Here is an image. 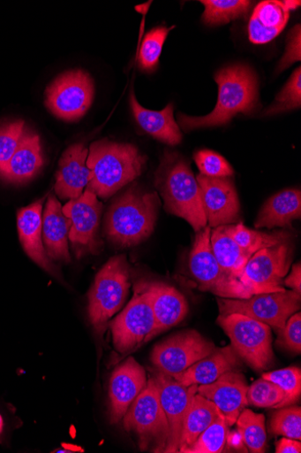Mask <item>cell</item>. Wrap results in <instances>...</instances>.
I'll return each instance as SVG.
<instances>
[{"label":"cell","mask_w":301,"mask_h":453,"mask_svg":"<svg viewBox=\"0 0 301 453\" xmlns=\"http://www.w3.org/2000/svg\"><path fill=\"white\" fill-rule=\"evenodd\" d=\"M155 187L168 213L184 219L196 233L207 226L200 188L184 158L166 153L155 175Z\"/></svg>","instance_id":"277c9868"},{"label":"cell","mask_w":301,"mask_h":453,"mask_svg":"<svg viewBox=\"0 0 301 453\" xmlns=\"http://www.w3.org/2000/svg\"><path fill=\"white\" fill-rule=\"evenodd\" d=\"M292 256L290 240L256 252L246 263L241 282L252 296L284 292Z\"/></svg>","instance_id":"8fae6325"},{"label":"cell","mask_w":301,"mask_h":453,"mask_svg":"<svg viewBox=\"0 0 301 453\" xmlns=\"http://www.w3.org/2000/svg\"><path fill=\"white\" fill-rule=\"evenodd\" d=\"M219 85L216 107L203 117L178 115L181 127L185 131L227 125L237 114H250L258 104V81L252 70L243 65H232L214 75Z\"/></svg>","instance_id":"6da1fadb"},{"label":"cell","mask_w":301,"mask_h":453,"mask_svg":"<svg viewBox=\"0 0 301 453\" xmlns=\"http://www.w3.org/2000/svg\"><path fill=\"white\" fill-rule=\"evenodd\" d=\"M129 102L136 120L146 133L171 146L182 142L183 135L174 117L173 104H168L162 111L147 110L138 102L134 91H132Z\"/></svg>","instance_id":"484cf974"},{"label":"cell","mask_w":301,"mask_h":453,"mask_svg":"<svg viewBox=\"0 0 301 453\" xmlns=\"http://www.w3.org/2000/svg\"><path fill=\"white\" fill-rule=\"evenodd\" d=\"M276 453H300L301 443L297 440L283 437L276 443Z\"/></svg>","instance_id":"ee69618b"},{"label":"cell","mask_w":301,"mask_h":453,"mask_svg":"<svg viewBox=\"0 0 301 453\" xmlns=\"http://www.w3.org/2000/svg\"><path fill=\"white\" fill-rule=\"evenodd\" d=\"M201 191L203 210L209 227L238 223L240 203L231 178H196Z\"/></svg>","instance_id":"2e32d148"},{"label":"cell","mask_w":301,"mask_h":453,"mask_svg":"<svg viewBox=\"0 0 301 453\" xmlns=\"http://www.w3.org/2000/svg\"><path fill=\"white\" fill-rule=\"evenodd\" d=\"M146 163L147 157L132 144L108 140L94 142L87 158L92 173L87 189L107 199L139 178Z\"/></svg>","instance_id":"7a4b0ae2"},{"label":"cell","mask_w":301,"mask_h":453,"mask_svg":"<svg viewBox=\"0 0 301 453\" xmlns=\"http://www.w3.org/2000/svg\"><path fill=\"white\" fill-rule=\"evenodd\" d=\"M283 396L279 386L264 379L248 387L246 394L248 403L260 408H275L282 401Z\"/></svg>","instance_id":"ab89813d"},{"label":"cell","mask_w":301,"mask_h":453,"mask_svg":"<svg viewBox=\"0 0 301 453\" xmlns=\"http://www.w3.org/2000/svg\"><path fill=\"white\" fill-rule=\"evenodd\" d=\"M300 25H297L291 29L288 36V44L285 55L282 58L278 66L279 71H283L295 62L300 61Z\"/></svg>","instance_id":"b9f144b4"},{"label":"cell","mask_w":301,"mask_h":453,"mask_svg":"<svg viewBox=\"0 0 301 453\" xmlns=\"http://www.w3.org/2000/svg\"><path fill=\"white\" fill-rule=\"evenodd\" d=\"M216 349L198 332L185 331L157 344L152 351L151 361L159 372L173 377Z\"/></svg>","instance_id":"5bb4252c"},{"label":"cell","mask_w":301,"mask_h":453,"mask_svg":"<svg viewBox=\"0 0 301 453\" xmlns=\"http://www.w3.org/2000/svg\"><path fill=\"white\" fill-rule=\"evenodd\" d=\"M150 295L154 326L149 342L181 323L188 314L185 297L175 287L162 282H145Z\"/></svg>","instance_id":"ffe728a7"},{"label":"cell","mask_w":301,"mask_h":453,"mask_svg":"<svg viewBox=\"0 0 301 453\" xmlns=\"http://www.w3.org/2000/svg\"><path fill=\"white\" fill-rule=\"evenodd\" d=\"M301 217V193L298 189L283 190L268 199L254 223L257 229L291 227Z\"/></svg>","instance_id":"4316f807"},{"label":"cell","mask_w":301,"mask_h":453,"mask_svg":"<svg viewBox=\"0 0 301 453\" xmlns=\"http://www.w3.org/2000/svg\"><path fill=\"white\" fill-rule=\"evenodd\" d=\"M210 244L213 254L224 273L241 281L244 269L250 258L229 234L225 226L211 229Z\"/></svg>","instance_id":"f1b7e54d"},{"label":"cell","mask_w":301,"mask_h":453,"mask_svg":"<svg viewBox=\"0 0 301 453\" xmlns=\"http://www.w3.org/2000/svg\"><path fill=\"white\" fill-rule=\"evenodd\" d=\"M154 326L150 295L141 282L135 286L131 303L110 323L114 348L121 355L131 354L149 342Z\"/></svg>","instance_id":"9c48e42d"},{"label":"cell","mask_w":301,"mask_h":453,"mask_svg":"<svg viewBox=\"0 0 301 453\" xmlns=\"http://www.w3.org/2000/svg\"><path fill=\"white\" fill-rule=\"evenodd\" d=\"M40 138L26 128L21 142L0 178L13 184H24L34 179L44 166Z\"/></svg>","instance_id":"d4e9b609"},{"label":"cell","mask_w":301,"mask_h":453,"mask_svg":"<svg viewBox=\"0 0 301 453\" xmlns=\"http://www.w3.org/2000/svg\"><path fill=\"white\" fill-rule=\"evenodd\" d=\"M147 381L145 368L134 357H128L114 370L109 389V419L112 424L122 421L129 406L145 389Z\"/></svg>","instance_id":"e0dca14e"},{"label":"cell","mask_w":301,"mask_h":453,"mask_svg":"<svg viewBox=\"0 0 301 453\" xmlns=\"http://www.w3.org/2000/svg\"><path fill=\"white\" fill-rule=\"evenodd\" d=\"M240 357L231 345L217 348L210 355L199 360L171 378L184 387L208 385L240 365Z\"/></svg>","instance_id":"603a6c76"},{"label":"cell","mask_w":301,"mask_h":453,"mask_svg":"<svg viewBox=\"0 0 301 453\" xmlns=\"http://www.w3.org/2000/svg\"><path fill=\"white\" fill-rule=\"evenodd\" d=\"M200 4L205 6L202 19L210 26L226 25L245 17L252 5L245 0H203Z\"/></svg>","instance_id":"1f68e13d"},{"label":"cell","mask_w":301,"mask_h":453,"mask_svg":"<svg viewBox=\"0 0 301 453\" xmlns=\"http://www.w3.org/2000/svg\"><path fill=\"white\" fill-rule=\"evenodd\" d=\"M131 268L126 257H112L96 275L89 293V318L95 332L103 336L109 320L122 308L131 289Z\"/></svg>","instance_id":"5b68a950"},{"label":"cell","mask_w":301,"mask_h":453,"mask_svg":"<svg viewBox=\"0 0 301 453\" xmlns=\"http://www.w3.org/2000/svg\"><path fill=\"white\" fill-rule=\"evenodd\" d=\"M300 2L267 0L256 6L249 21L248 34L252 43L264 45L275 39L286 27L291 11Z\"/></svg>","instance_id":"7402d4cb"},{"label":"cell","mask_w":301,"mask_h":453,"mask_svg":"<svg viewBox=\"0 0 301 453\" xmlns=\"http://www.w3.org/2000/svg\"><path fill=\"white\" fill-rule=\"evenodd\" d=\"M221 415L216 405L197 393L191 401L184 420L179 452H186Z\"/></svg>","instance_id":"83f0119b"},{"label":"cell","mask_w":301,"mask_h":453,"mask_svg":"<svg viewBox=\"0 0 301 453\" xmlns=\"http://www.w3.org/2000/svg\"><path fill=\"white\" fill-rule=\"evenodd\" d=\"M6 430V422L2 414H0V442H3V439L4 437Z\"/></svg>","instance_id":"f6af8a7d"},{"label":"cell","mask_w":301,"mask_h":453,"mask_svg":"<svg viewBox=\"0 0 301 453\" xmlns=\"http://www.w3.org/2000/svg\"><path fill=\"white\" fill-rule=\"evenodd\" d=\"M301 105V69L297 67L291 74L286 86L276 96L275 103L266 111L273 115L299 108Z\"/></svg>","instance_id":"74e56055"},{"label":"cell","mask_w":301,"mask_h":453,"mask_svg":"<svg viewBox=\"0 0 301 453\" xmlns=\"http://www.w3.org/2000/svg\"><path fill=\"white\" fill-rule=\"evenodd\" d=\"M63 212L71 222L69 241L76 257L98 255L102 250L99 237L102 203L98 196L86 189L79 197L65 203Z\"/></svg>","instance_id":"4fadbf2b"},{"label":"cell","mask_w":301,"mask_h":453,"mask_svg":"<svg viewBox=\"0 0 301 453\" xmlns=\"http://www.w3.org/2000/svg\"><path fill=\"white\" fill-rule=\"evenodd\" d=\"M229 426L222 414L207 427L185 453H220L228 441Z\"/></svg>","instance_id":"e575fe53"},{"label":"cell","mask_w":301,"mask_h":453,"mask_svg":"<svg viewBox=\"0 0 301 453\" xmlns=\"http://www.w3.org/2000/svg\"><path fill=\"white\" fill-rule=\"evenodd\" d=\"M217 323L238 357L251 367L262 372L272 366L275 356L270 326L239 313L220 315Z\"/></svg>","instance_id":"52a82bcc"},{"label":"cell","mask_w":301,"mask_h":453,"mask_svg":"<svg viewBox=\"0 0 301 453\" xmlns=\"http://www.w3.org/2000/svg\"><path fill=\"white\" fill-rule=\"evenodd\" d=\"M122 420L124 429L139 437L142 450L164 452L169 437V425L158 389L151 376L147 387L129 406Z\"/></svg>","instance_id":"8992f818"},{"label":"cell","mask_w":301,"mask_h":453,"mask_svg":"<svg viewBox=\"0 0 301 453\" xmlns=\"http://www.w3.org/2000/svg\"><path fill=\"white\" fill-rule=\"evenodd\" d=\"M45 197L18 211V230L20 242L28 257L50 274L60 277L59 272L47 255L42 242V207Z\"/></svg>","instance_id":"d6986e66"},{"label":"cell","mask_w":301,"mask_h":453,"mask_svg":"<svg viewBox=\"0 0 301 453\" xmlns=\"http://www.w3.org/2000/svg\"><path fill=\"white\" fill-rule=\"evenodd\" d=\"M71 220L64 214L58 199L51 195L42 214V242L48 257L53 261L71 262L69 234Z\"/></svg>","instance_id":"cb8c5ba5"},{"label":"cell","mask_w":301,"mask_h":453,"mask_svg":"<svg viewBox=\"0 0 301 453\" xmlns=\"http://www.w3.org/2000/svg\"><path fill=\"white\" fill-rule=\"evenodd\" d=\"M225 227L229 234L249 258L258 251L289 241L290 236L286 232L267 234L251 230L245 227L243 223L229 225Z\"/></svg>","instance_id":"f546056e"},{"label":"cell","mask_w":301,"mask_h":453,"mask_svg":"<svg viewBox=\"0 0 301 453\" xmlns=\"http://www.w3.org/2000/svg\"><path fill=\"white\" fill-rule=\"evenodd\" d=\"M25 130V122L20 119L0 126V174L17 151Z\"/></svg>","instance_id":"d590c367"},{"label":"cell","mask_w":301,"mask_h":453,"mask_svg":"<svg viewBox=\"0 0 301 453\" xmlns=\"http://www.w3.org/2000/svg\"><path fill=\"white\" fill-rule=\"evenodd\" d=\"M284 286L301 295V265H293L290 273L283 280Z\"/></svg>","instance_id":"7bdbcfd3"},{"label":"cell","mask_w":301,"mask_h":453,"mask_svg":"<svg viewBox=\"0 0 301 453\" xmlns=\"http://www.w3.org/2000/svg\"><path fill=\"white\" fill-rule=\"evenodd\" d=\"M246 380L237 370L222 375L216 381L198 387V394L218 407L229 426L236 424L248 404Z\"/></svg>","instance_id":"ac0fdd59"},{"label":"cell","mask_w":301,"mask_h":453,"mask_svg":"<svg viewBox=\"0 0 301 453\" xmlns=\"http://www.w3.org/2000/svg\"><path fill=\"white\" fill-rule=\"evenodd\" d=\"M301 314L296 312L286 322L283 331L279 334L277 343L295 354L301 352Z\"/></svg>","instance_id":"60d3db41"},{"label":"cell","mask_w":301,"mask_h":453,"mask_svg":"<svg viewBox=\"0 0 301 453\" xmlns=\"http://www.w3.org/2000/svg\"><path fill=\"white\" fill-rule=\"evenodd\" d=\"M174 28L157 27L146 35L138 58L142 71L153 72L157 68L165 40L169 32Z\"/></svg>","instance_id":"836d02e7"},{"label":"cell","mask_w":301,"mask_h":453,"mask_svg":"<svg viewBox=\"0 0 301 453\" xmlns=\"http://www.w3.org/2000/svg\"><path fill=\"white\" fill-rule=\"evenodd\" d=\"M162 407L169 425V437L164 452H179L184 420L198 385L184 387L173 378L154 369L151 372Z\"/></svg>","instance_id":"9a60e30c"},{"label":"cell","mask_w":301,"mask_h":453,"mask_svg":"<svg viewBox=\"0 0 301 453\" xmlns=\"http://www.w3.org/2000/svg\"><path fill=\"white\" fill-rule=\"evenodd\" d=\"M89 150L83 144H74L63 154L56 173L55 189L62 199L79 197L88 187L92 173L87 167Z\"/></svg>","instance_id":"44dd1931"},{"label":"cell","mask_w":301,"mask_h":453,"mask_svg":"<svg viewBox=\"0 0 301 453\" xmlns=\"http://www.w3.org/2000/svg\"><path fill=\"white\" fill-rule=\"evenodd\" d=\"M301 295L292 290L255 295L246 299L218 297L220 315L239 313L267 324L279 334L287 320L300 310Z\"/></svg>","instance_id":"30bf717a"},{"label":"cell","mask_w":301,"mask_h":453,"mask_svg":"<svg viewBox=\"0 0 301 453\" xmlns=\"http://www.w3.org/2000/svg\"><path fill=\"white\" fill-rule=\"evenodd\" d=\"M262 379L271 381L283 392L282 401L275 407L280 409L297 403L301 394V372L299 367L291 366L266 373Z\"/></svg>","instance_id":"d6a6232c"},{"label":"cell","mask_w":301,"mask_h":453,"mask_svg":"<svg viewBox=\"0 0 301 453\" xmlns=\"http://www.w3.org/2000/svg\"><path fill=\"white\" fill-rule=\"evenodd\" d=\"M210 234L208 226L197 232L190 254V270L199 290L220 298L246 299L252 296L240 280L228 276L222 269L211 249Z\"/></svg>","instance_id":"ba28073f"},{"label":"cell","mask_w":301,"mask_h":453,"mask_svg":"<svg viewBox=\"0 0 301 453\" xmlns=\"http://www.w3.org/2000/svg\"><path fill=\"white\" fill-rule=\"evenodd\" d=\"M160 198L134 186L110 205L105 218L106 237L115 245L132 247L147 240L154 232Z\"/></svg>","instance_id":"3957f363"},{"label":"cell","mask_w":301,"mask_h":453,"mask_svg":"<svg viewBox=\"0 0 301 453\" xmlns=\"http://www.w3.org/2000/svg\"><path fill=\"white\" fill-rule=\"evenodd\" d=\"M94 94L91 75L83 70H71L51 82L46 91V105L57 118L75 121L87 113Z\"/></svg>","instance_id":"7c38bea8"},{"label":"cell","mask_w":301,"mask_h":453,"mask_svg":"<svg viewBox=\"0 0 301 453\" xmlns=\"http://www.w3.org/2000/svg\"><path fill=\"white\" fill-rule=\"evenodd\" d=\"M236 423L243 442L251 452L266 451L267 435L264 415L255 414L250 409H244Z\"/></svg>","instance_id":"4dcf8cb0"},{"label":"cell","mask_w":301,"mask_h":453,"mask_svg":"<svg viewBox=\"0 0 301 453\" xmlns=\"http://www.w3.org/2000/svg\"><path fill=\"white\" fill-rule=\"evenodd\" d=\"M271 431L276 435L301 440V409L299 406H285L274 414Z\"/></svg>","instance_id":"8d00e7d4"},{"label":"cell","mask_w":301,"mask_h":453,"mask_svg":"<svg viewBox=\"0 0 301 453\" xmlns=\"http://www.w3.org/2000/svg\"><path fill=\"white\" fill-rule=\"evenodd\" d=\"M194 160L200 174L208 178H231L234 170L222 155L208 150L195 153Z\"/></svg>","instance_id":"f35d334b"}]
</instances>
